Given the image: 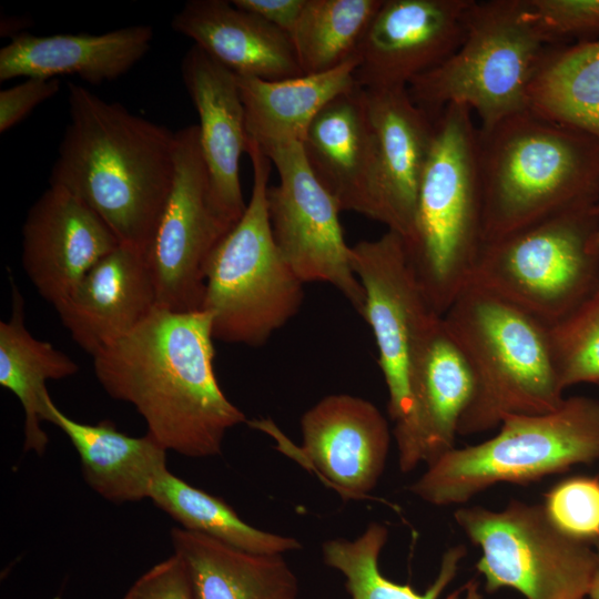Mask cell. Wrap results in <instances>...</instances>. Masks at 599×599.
<instances>
[{"label": "cell", "mask_w": 599, "mask_h": 599, "mask_svg": "<svg viewBox=\"0 0 599 599\" xmlns=\"http://www.w3.org/2000/svg\"><path fill=\"white\" fill-rule=\"evenodd\" d=\"M69 123L49 185L91 209L121 244L148 252L174 176L175 131L68 84Z\"/></svg>", "instance_id": "obj_2"}, {"label": "cell", "mask_w": 599, "mask_h": 599, "mask_svg": "<svg viewBox=\"0 0 599 599\" xmlns=\"http://www.w3.org/2000/svg\"><path fill=\"white\" fill-rule=\"evenodd\" d=\"M526 14L552 44L599 32V0H522Z\"/></svg>", "instance_id": "obj_34"}, {"label": "cell", "mask_w": 599, "mask_h": 599, "mask_svg": "<svg viewBox=\"0 0 599 599\" xmlns=\"http://www.w3.org/2000/svg\"><path fill=\"white\" fill-rule=\"evenodd\" d=\"M149 499L182 528L242 550L283 555L302 548L294 537L251 526L224 500L187 484L169 468L153 484Z\"/></svg>", "instance_id": "obj_29"}, {"label": "cell", "mask_w": 599, "mask_h": 599, "mask_svg": "<svg viewBox=\"0 0 599 599\" xmlns=\"http://www.w3.org/2000/svg\"><path fill=\"white\" fill-rule=\"evenodd\" d=\"M485 243L599 200V141L525 110L478 128Z\"/></svg>", "instance_id": "obj_3"}, {"label": "cell", "mask_w": 599, "mask_h": 599, "mask_svg": "<svg viewBox=\"0 0 599 599\" xmlns=\"http://www.w3.org/2000/svg\"><path fill=\"white\" fill-rule=\"evenodd\" d=\"M153 35L148 24L100 34L20 32L0 50V81L77 75L100 85L131 70L149 52Z\"/></svg>", "instance_id": "obj_22"}, {"label": "cell", "mask_w": 599, "mask_h": 599, "mask_svg": "<svg viewBox=\"0 0 599 599\" xmlns=\"http://www.w3.org/2000/svg\"><path fill=\"white\" fill-rule=\"evenodd\" d=\"M441 317L474 376V393L458 435L481 434L499 427L509 415L546 414L562 404L565 390L549 327L542 322L473 284Z\"/></svg>", "instance_id": "obj_5"}, {"label": "cell", "mask_w": 599, "mask_h": 599, "mask_svg": "<svg viewBox=\"0 0 599 599\" xmlns=\"http://www.w3.org/2000/svg\"><path fill=\"white\" fill-rule=\"evenodd\" d=\"M489 439L453 448L408 486L423 501L464 506L494 485H527L599 460V399L565 397L555 410L509 415Z\"/></svg>", "instance_id": "obj_6"}, {"label": "cell", "mask_w": 599, "mask_h": 599, "mask_svg": "<svg viewBox=\"0 0 599 599\" xmlns=\"http://www.w3.org/2000/svg\"><path fill=\"white\" fill-rule=\"evenodd\" d=\"M358 59L353 55L329 71L267 81L237 77L247 136L260 146L302 142L316 114L356 84Z\"/></svg>", "instance_id": "obj_26"}, {"label": "cell", "mask_w": 599, "mask_h": 599, "mask_svg": "<svg viewBox=\"0 0 599 599\" xmlns=\"http://www.w3.org/2000/svg\"><path fill=\"white\" fill-rule=\"evenodd\" d=\"M544 510L562 534L578 541H599V477L576 475L555 484L544 495Z\"/></svg>", "instance_id": "obj_33"}, {"label": "cell", "mask_w": 599, "mask_h": 599, "mask_svg": "<svg viewBox=\"0 0 599 599\" xmlns=\"http://www.w3.org/2000/svg\"><path fill=\"white\" fill-rule=\"evenodd\" d=\"M387 539L388 529L374 521L355 539L335 538L323 542V560L345 577L349 599H438L456 577L467 554L463 544L448 548L443 554L436 579L419 593L380 572L379 556Z\"/></svg>", "instance_id": "obj_30"}, {"label": "cell", "mask_w": 599, "mask_h": 599, "mask_svg": "<svg viewBox=\"0 0 599 599\" xmlns=\"http://www.w3.org/2000/svg\"><path fill=\"white\" fill-rule=\"evenodd\" d=\"M593 209H595V212L599 214V200H598V202L596 203V205H595Z\"/></svg>", "instance_id": "obj_40"}, {"label": "cell", "mask_w": 599, "mask_h": 599, "mask_svg": "<svg viewBox=\"0 0 599 599\" xmlns=\"http://www.w3.org/2000/svg\"><path fill=\"white\" fill-rule=\"evenodd\" d=\"M171 27L237 77L276 81L304 74L290 37L232 1L190 0Z\"/></svg>", "instance_id": "obj_23"}, {"label": "cell", "mask_w": 599, "mask_h": 599, "mask_svg": "<svg viewBox=\"0 0 599 599\" xmlns=\"http://www.w3.org/2000/svg\"><path fill=\"white\" fill-rule=\"evenodd\" d=\"M549 337L564 390L585 383L599 385V288L550 326Z\"/></svg>", "instance_id": "obj_32"}, {"label": "cell", "mask_w": 599, "mask_h": 599, "mask_svg": "<svg viewBox=\"0 0 599 599\" xmlns=\"http://www.w3.org/2000/svg\"><path fill=\"white\" fill-rule=\"evenodd\" d=\"M122 599H194L185 568L174 554L145 571Z\"/></svg>", "instance_id": "obj_35"}, {"label": "cell", "mask_w": 599, "mask_h": 599, "mask_svg": "<svg viewBox=\"0 0 599 599\" xmlns=\"http://www.w3.org/2000/svg\"><path fill=\"white\" fill-rule=\"evenodd\" d=\"M364 91L375 139L374 220L405 240L432 149L434 118L407 88Z\"/></svg>", "instance_id": "obj_18"}, {"label": "cell", "mask_w": 599, "mask_h": 599, "mask_svg": "<svg viewBox=\"0 0 599 599\" xmlns=\"http://www.w3.org/2000/svg\"><path fill=\"white\" fill-rule=\"evenodd\" d=\"M351 263L365 292L363 318L378 348V365L395 423L410 408L409 378L414 354L428 319V306L407 263L400 235L387 231L377 240L351 246Z\"/></svg>", "instance_id": "obj_13"}, {"label": "cell", "mask_w": 599, "mask_h": 599, "mask_svg": "<svg viewBox=\"0 0 599 599\" xmlns=\"http://www.w3.org/2000/svg\"><path fill=\"white\" fill-rule=\"evenodd\" d=\"M234 224L214 202L197 124L179 129L171 191L146 252L158 307L202 308L209 260Z\"/></svg>", "instance_id": "obj_11"}, {"label": "cell", "mask_w": 599, "mask_h": 599, "mask_svg": "<svg viewBox=\"0 0 599 599\" xmlns=\"http://www.w3.org/2000/svg\"><path fill=\"white\" fill-rule=\"evenodd\" d=\"M528 109L599 141V39L551 45L529 87Z\"/></svg>", "instance_id": "obj_28"}, {"label": "cell", "mask_w": 599, "mask_h": 599, "mask_svg": "<svg viewBox=\"0 0 599 599\" xmlns=\"http://www.w3.org/2000/svg\"><path fill=\"white\" fill-rule=\"evenodd\" d=\"M551 45L522 0H471L458 49L407 90L433 118L448 104H461L486 129L528 110L529 87Z\"/></svg>", "instance_id": "obj_8"}, {"label": "cell", "mask_w": 599, "mask_h": 599, "mask_svg": "<svg viewBox=\"0 0 599 599\" xmlns=\"http://www.w3.org/2000/svg\"><path fill=\"white\" fill-rule=\"evenodd\" d=\"M213 341L207 312L156 306L92 356L94 375L111 398L136 409L146 433L167 451L216 456L226 433L247 419L219 385Z\"/></svg>", "instance_id": "obj_1"}, {"label": "cell", "mask_w": 599, "mask_h": 599, "mask_svg": "<svg viewBox=\"0 0 599 599\" xmlns=\"http://www.w3.org/2000/svg\"><path fill=\"white\" fill-rule=\"evenodd\" d=\"M170 535L194 599H297L298 580L283 555L250 552L182 527Z\"/></svg>", "instance_id": "obj_25"}, {"label": "cell", "mask_w": 599, "mask_h": 599, "mask_svg": "<svg viewBox=\"0 0 599 599\" xmlns=\"http://www.w3.org/2000/svg\"><path fill=\"white\" fill-rule=\"evenodd\" d=\"M302 149L341 211L374 220L375 139L363 88L355 84L332 99L312 120Z\"/></svg>", "instance_id": "obj_21"}, {"label": "cell", "mask_w": 599, "mask_h": 599, "mask_svg": "<svg viewBox=\"0 0 599 599\" xmlns=\"http://www.w3.org/2000/svg\"><path fill=\"white\" fill-rule=\"evenodd\" d=\"M454 518L479 547L485 591L510 588L526 599H586L596 569L592 545L568 537L542 505L511 499L505 508L460 506Z\"/></svg>", "instance_id": "obj_10"}, {"label": "cell", "mask_w": 599, "mask_h": 599, "mask_svg": "<svg viewBox=\"0 0 599 599\" xmlns=\"http://www.w3.org/2000/svg\"><path fill=\"white\" fill-rule=\"evenodd\" d=\"M383 0H306L291 35L304 74L329 71L353 55Z\"/></svg>", "instance_id": "obj_31"}, {"label": "cell", "mask_w": 599, "mask_h": 599, "mask_svg": "<svg viewBox=\"0 0 599 599\" xmlns=\"http://www.w3.org/2000/svg\"><path fill=\"white\" fill-rule=\"evenodd\" d=\"M260 149L278 173V184L267 189V211L283 258L303 283L331 284L363 316L365 292L352 267L342 211L308 167L302 142Z\"/></svg>", "instance_id": "obj_12"}, {"label": "cell", "mask_w": 599, "mask_h": 599, "mask_svg": "<svg viewBox=\"0 0 599 599\" xmlns=\"http://www.w3.org/2000/svg\"><path fill=\"white\" fill-rule=\"evenodd\" d=\"M409 393V412L392 430L405 474L456 447L458 425L474 393L470 365L439 315L428 319L419 337Z\"/></svg>", "instance_id": "obj_14"}, {"label": "cell", "mask_w": 599, "mask_h": 599, "mask_svg": "<svg viewBox=\"0 0 599 599\" xmlns=\"http://www.w3.org/2000/svg\"><path fill=\"white\" fill-rule=\"evenodd\" d=\"M155 307L146 253L121 243L54 306L74 343L91 356L133 331Z\"/></svg>", "instance_id": "obj_19"}, {"label": "cell", "mask_w": 599, "mask_h": 599, "mask_svg": "<svg viewBox=\"0 0 599 599\" xmlns=\"http://www.w3.org/2000/svg\"><path fill=\"white\" fill-rule=\"evenodd\" d=\"M403 241L428 306L443 316L468 285L485 245L478 126L465 105L448 104L434 116L413 226Z\"/></svg>", "instance_id": "obj_4"}, {"label": "cell", "mask_w": 599, "mask_h": 599, "mask_svg": "<svg viewBox=\"0 0 599 599\" xmlns=\"http://www.w3.org/2000/svg\"><path fill=\"white\" fill-rule=\"evenodd\" d=\"M305 2L306 0H232L234 6L255 13L286 33L290 39Z\"/></svg>", "instance_id": "obj_37"}, {"label": "cell", "mask_w": 599, "mask_h": 599, "mask_svg": "<svg viewBox=\"0 0 599 599\" xmlns=\"http://www.w3.org/2000/svg\"><path fill=\"white\" fill-rule=\"evenodd\" d=\"M253 186L242 217L212 252L202 311L213 338L251 347L264 345L290 322L304 300V283L280 253L271 230L267 189L271 161L247 138Z\"/></svg>", "instance_id": "obj_7"}, {"label": "cell", "mask_w": 599, "mask_h": 599, "mask_svg": "<svg viewBox=\"0 0 599 599\" xmlns=\"http://www.w3.org/2000/svg\"><path fill=\"white\" fill-rule=\"evenodd\" d=\"M181 75L199 115L200 144L214 202L236 223L247 204L240 180L247 132L237 75L195 44L182 58Z\"/></svg>", "instance_id": "obj_20"}, {"label": "cell", "mask_w": 599, "mask_h": 599, "mask_svg": "<svg viewBox=\"0 0 599 599\" xmlns=\"http://www.w3.org/2000/svg\"><path fill=\"white\" fill-rule=\"evenodd\" d=\"M119 244L91 209L49 185L22 224L21 265L38 294L54 307Z\"/></svg>", "instance_id": "obj_17"}, {"label": "cell", "mask_w": 599, "mask_h": 599, "mask_svg": "<svg viewBox=\"0 0 599 599\" xmlns=\"http://www.w3.org/2000/svg\"><path fill=\"white\" fill-rule=\"evenodd\" d=\"M569 210L485 243L468 284L548 327L599 288V214Z\"/></svg>", "instance_id": "obj_9"}, {"label": "cell", "mask_w": 599, "mask_h": 599, "mask_svg": "<svg viewBox=\"0 0 599 599\" xmlns=\"http://www.w3.org/2000/svg\"><path fill=\"white\" fill-rule=\"evenodd\" d=\"M446 599H483L479 591V581L476 578L468 580L461 588L450 593Z\"/></svg>", "instance_id": "obj_38"}, {"label": "cell", "mask_w": 599, "mask_h": 599, "mask_svg": "<svg viewBox=\"0 0 599 599\" xmlns=\"http://www.w3.org/2000/svg\"><path fill=\"white\" fill-rule=\"evenodd\" d=\"M45 422L58 427L77 450L83 479L102 498L123 504L150 497L153 484L167 469V450L148 433L129 436L110 420L85 424L72 419L45 399Z\"/></svg>", "instance_id": "obj_24"}, {"label": "cell", "mask_w": 599, "mask_h": 599, "mask_svg": "<svg viewBox=\"0 0 599 599\" xmlns=\"http://www.w3.org/2000/svg\"><path fill=\"white\" fill-rule=\"evenodd\" d=\"M10 285V317L0 322V385L19 399L23 409V450L41 456L49 443L42 428L49 395L45 383L77 374L79 365L28 331L24 298L11 274Z\"/></svg>", "instance_id": "obj_27"}, {"label": "cell", "mask_w": 599, "mask_h": 599, "mask_svg": "<svg viewBox=\"0 0 599 599\" xmlns=\"http://www.w3.org/2000/svg\"><path fill=\"white\" fill-rule=\"evenodd\" d=\"M60 90L58 78H27L0 91V132H7Z\"/></svg>", "instance_id": "obj_36"}, {"label": "cell", "mask_w": 599, "mask_h": 599, "mask_svg": "<svg viewBox=\"0 0 599 599\" xmlns=\"http://www.w3.org/2000/svg\"><path fill=\"white\" fill-rule=\"evenodd\" d=\"M597 554L596 569L588 592L589 599H599V541L593 545Z\"/></svg>", "instance_id": "obj_39"}, {"label": "cell", "mask_w": 599, "mask_h": 599, "mask_svg": "<svg viewBox=\"0 0 599 599\" xmlns=\"http://www.w3.org/2000/svg\"><path fill=\"white\" fill-rule=\"evenodd\" d=\"M471 0H383L356 50L366 90L407 88L461 43Z\"/></svg>", "instance_id": "obj_15"}, {"label": "cell", "mask_w": 599, "mask_h": 599, "mask_svg": "<svg viewBox=\"0 0 599 599\" xmlns=\"http://www.w3.org/2000/svg\"><path fill=\"white\" fill-rule=\"evenodd\" d=\"M298 458L343 499H363L377 486L393 433L369 400L349 395L323 397L301 418Z\"/></svg>", "instance_id": "obj_16"}]
</instances>
